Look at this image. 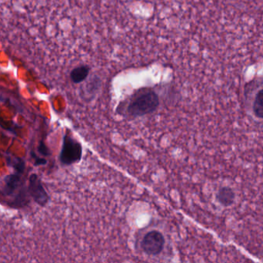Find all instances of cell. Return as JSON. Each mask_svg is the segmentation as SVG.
Segmentation results:
<instances>
[{
	"mask_svg": "<svg viewBox=\"0 0 263 263\" xmlns=\"http://www.w3.org/2000/svg\"><path fill=\"white\" fill-rule=\"evenodd\" d=\"M22 174L18 173L9 174L5 179L4 196L11 197V206H25L29 202L26 187L22 180Z\"/></svg>",
	"mask_w": 263,
	"mask_h": 263,
	"instance_id": "1",
	"label": "cell"
},
{
	"mask_svg": "<svg viewBox=\"0 0 263 263\" xmlns=\"http://www.w3.org/2000/svg\"><path fill=\"white\" fill-rule=\"evenodd\" d=\"M245 96L256 117L263 119V74L255 76L245 86Z\"/></svg>",
	"mask_w": 263,
	"mask_h": 263,
	"instance_id": "2",
	"label": "cell"
},
{
	"mask_svg": "<svg viewBox=\"0 0 263 263\" xmlns=\"http://www.w3.org/2000/svg\"><path fill=\"white\" fill-rule=\"evenodd\" d=\"M159 104V100L157 94L150 91L142 94L132 102L128 108V111L132 116L140 117L154 112Z\"/></svg>",
	"mask_w": 263,
	"mask_h": 263,
	"instance_id": "3",
	"label": "cell"
},
{
	"mask_svg": "<svg viewBox=\"0 0 263 263\" xmlns=\"http://www.w3.org/2000/svg\"><path fill=\"white\" fill-rule=\"evenodd\" d=\"M83 148L80 142L66 134L63 137V147L60 160L63 165H70L80 162L82 159Z\"/></svg>",
	"mask_w": 263,
	"mask_h": 263,
	"instance_id": "4",
	"label": "cell"
},
{
	"mask_svg": "<svg viewBox=\"0 0 263 263\" xmlns=\"http://www.w3.org/2000/svg\"><path fill=\"white\" fill-rule=\"evenodd\" d=\"M165 245L163 236L158 231H151L144 236L141 242V247L145 254L157 256L162 253Z\"/></svg>",
	"mask_w": 263,
	"mask_h": 263,
	"instance_id": "5",
	"label": "cell"
},
{
	"mask_svg": "<svg viewBox=\"0 0 263 263\" xmlns=\"http://www.w3.org/2000/svg\"><path fill=\"white\" fill-rule=\"evenodd\" d=\"M28 191L29 196L40 206H45L49 202V195L36 174H32L29 176Z\"/></svg>",
	"mask_w": 263,
	"mask_h": 263,
	"instance_id": "6",
	"label": "cell"
},
{
	"mask_svg": "<svg viewBox=\"0 0 263 263\" xmlns=\"http://www.w3.org/2000/svg\"><path fill=\"white\" fill-rule=\"evenodd\" d=\"M218 202L225 207L233 205L235 200V193L232 188L229 187H223L218 191L216 196Z\"/></svg>",
	"mask_w": 263,
	"mask_h": 263,
	"instance_id": "7",
	"label": "cell"
},
{
	"mask_svg": "<svg viewBox=\"0 0 263 263\" xmlns=\"http://www.w3.org/2000/svg\"><path fill=\"white\" fill-rule=\"evenodd\" d=\"M89 68L87 66H81L75 68L71 72V80L73 83H80L86 80L89 75Z\"/></svg>",
	"mask_w": 263,
	"mask_h": 263,
	"instance_id": "8",
	"label": "cell"
},
{
	"mask_svg": "<svg viewBox=\"0 0 263 263\" xmlns=\"http://www.w3.org/2000/svg\"><path fill=\"white\" fill-rule=\"evenodd\" d=\"M8 163L15 170L18 174H23L26 168L25 162L22 159L18 157H9L8 159Z\"/></svg>",
	"mask_w": 263,
	"mask_h": 263,
	"instance_id": "9",
	"label": "cell"
},
{
	"mask_svg": "<svg viewBox=\"0 0 263 263\" xmlns=\"http://www.w3.org/2000/svg\"><path fill=\"white\" fill-rule=\"evenodd\" d=\"M38 151L40 154H41L43 156H49L51 154L50 151H49V148H47L46 145H45L44 142L41 141L40 145L38 146Z\"/></svg>",
	"mask_w": 263,
	"mask_h": 263,
	"instance_id": "10",
	"label": "cell"
},
{
	"mask_svg": "<svg viewBox=\"0 0 263 263\" xmlns=\"http://www.w3.org/2000/svg\"><path fill=\"white\" fill-rule=\"evenodd\" d=\"M32 157L34 159V165L35 166H40V165H45L47 163V161L45 159H41V157H37L33 153H32Z\"/></svg>",
	"mask_w": 263,
	"mask_h": 263,
	"instance_id": "11",
	"label": "cell"
}]
</instances>
